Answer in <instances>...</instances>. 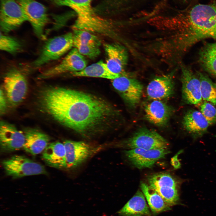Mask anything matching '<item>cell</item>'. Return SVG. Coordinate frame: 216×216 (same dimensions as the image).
I'll use <instances>...</instances> for the list:
<instances>
[{
  "mask_svg": "<svg viewBox=\"0 0 216 216\" xmlns=\"http://www.w3.org/2000/svg\"><path fill=\"white\" fill-rule=\"evenodd\" d=\"M40 102L55 120L83 135L100 130L115 115L112 106L103 99L69 88H48L41 94Z\"/></svg>",
  "mask_w": 216,
  "mask_h": 216,
  "instance_id": "1",
  "label": "cell"
},
{
  "mask_svg": "<svg viewBox=\"0 0 216 216\" xmlns=\"http://www.w3.org/2000/svg\"><path fill=\"white\" fill-rule=\"evenodd\" d=\"M166 19L176 31L175 41L180 51L187 52L205 39H216V3L197 4Z\"/></svg>",
  "mask_w": 216,
  "mask_h": 216,
  "instance_id": "2",
  "label": "cell"
},
{
  "mask_svg": "<svg viewBox=\"0 0 216 216\" xmlns=\"http://www.w3.org/2000/svg\"><path fill=\"white\" fill-rule=\"evenodd\" d=\"M74 43L73 33L70 32L48 39L32 66L39 68L58 59L74 46Z\"/></svg>",
  "mask_w": 216,
  "mask_h": 216,
  "instance_id": "3",
  "label": "cell"
},
{
  "mask_svg": "<svg viewBox=\"0 0 216 216\" xmlns=\"http://www.w3.org/2000/svg\"><path fill=\"white\" fill-rule=\"evenodd\" d=\"M57 6H66L74 10L77 19L74 26L86 29L91 28L99 21L100 17L95 13L92 6V0H45Z\"/></svg>",
  "mask_w": 216,
  "mask_h": 216,
  "instance_id": "4",
  "label": "cell"
},
{
  "mask_svg": "<svg viewBox=\"0 0 216 216\" xmlns=\"http://www.w3.org/2000/svg\"><path fill=\"white\" fill-rule=\"evenodd\" d=\"M2 164L6 174L14 178L46 172L43 165L22 155H14L3 160Z\"/></svg>",
  "mask_w": 216,
  "mask_h": 216,
  "instance_id": "5",
  "label": "cell"
},
{
  "mask_svg": "<svg viewBox=\"0 0 216 216\" xmlns=\"http://www.w3.org/2000/svg\"><path fill=\"white\" fill-rule=\"evenodd\" d=\"M32 25L36 35L40 39H44L45 26L49 18L45 6L35 0H17Z\"/></svg>",
  "mask_w": 216,
  "mask_h": 216,
  "instance_id": "6",
  "label": "cell"
},
{
  "mask_svg": "<svg viewBox=\"0 0 216 216\" xmlns=\"http://www.w3.org/2000/svg\"><path fill=\"white\" fill-rule=\"evenodd\" d=\"M123 147L128 149H146L166 148V140L155 131L146 128L138 130L132 136L123 142Z\"/></svg>",
  "mask_w": 216,
  "mask_h": 216,
  "instance_id": "7",
  "label": "cell"
},
{
  "mask_svg": "<svg viewBox=\"0 0 216 216\" xmlns=\"http://www.w3.org/2000/svg\"><path fill=\"white\" fill-rule=\"evenodd\" d=\"M3 86L9 101L13 106L21 103L27 92L28 84L25 76L15 68L10 69L4 75Z\"/></svg>",
  "mask_w": 216,
  "mask_h": 216,
  "instance_id": "8",
  "label": "cell"
},
{
  "mask_svg": "<svg viewBox=\"0 0 216 216\" xmlns=\"http://www.w3.org/2000/svg\"><path fill=\"white\" fill-rule=\"evenodd\" d=\"M0 5V25L3 32H10L28 21L17 0H1Z\"/></svg>",
  "mask_w": 216,
  "mask_h": 216,
  "instance_id": "9",
  "label": "cell"
},
{
  "mask_svg": "<svg viewBox=\"0 0 216 216\" xmlns=\"http://www.w3.org/2000/svg\"><path fill=\"white\" fill-rule=\"evenodd\" d=\"M87 63L84 56L75 47L60 63L44 71L38 77L46 79L68 72L80 71L86 67Z\"/></svg>",
  "mask_w": 216,
  "mask_h": 216,
  "instance_id": "10",
  "label": "cell"
},
{
  "mask_svg": "<svg viewBox=\"0 0 216 216\" xmlns=\"http://www.w3.org/2000/svg\"><path fill=\"white\" fill-rule=\"evenodd\" d=\"M181 67L182 100L185 103L196 105L202 100L200 80L190 67L183 64Z\"/></svg>",
  "mask_w": 216,
  "mask_h": 216,
  "instance_id": "11",
  "label": "cell"
},
{
  "mask_svg": "<svg viewBox=\"0 0 216 216\" xmlns=\"http://www.w3.org/2000/svg\"><path fill=\"white\" fill-rule=\"evenodd\" d=\"M112 81L113 87L129 105L134 107L139 103L143 89V85L139 81L122 76Z\"/></svg>",
  "mask_w": 216,
  "mask_h": 216,
  "instance_id": "12",
  "label": "cell"
},
{
  "mask_svg": "<svg viewBox=\"0 0 216 216\" xmlns=\"http://www.w3.org/2000/svg\"><path fill=\"white\" fill-rule=\"evenodd\" d=\"M63 143L65 149L67 168L77 167L97 151L96 148L83 141L66 140Z\"/></svg>",
  "mask_w": 216,
  "mask_h": 216,
  "instance_id": "13",
  "label": "cell"
},
{
  "mask_svg": "<svg viewBox=\"0 0 216 216\" xmlns=\"http://www.w3.org/2000/svg\"><path fill=\"white\" fill-rule=\"evenodd\" d=\"M168 148L146 149L136 148L126 150L125 154L129 161L139 169L151 168L158 160L168 154Z\"/></svg>",
  "mask_w": 216,
  "mask_h": 216,
  "instance_id": "14",
  "label": "cell"
},
{
  "mask_svg": "<svg viewBox=\"0 0 216 216\" xmlns=\"http://www.w3.org/2000/svg\"><path fill=\"white\" fill-rule=\"evenodd\" d=\"M25 141L24 133L14 126L2 122L0 127V147L4 152H10L23 148Z\"/></svg>",
  "mask_w": 216,
  "mask_h": 216,
  "instance_id": "15",
  "label": "cell"
},
{
  "mask_svg": "<svg viewBox=\"0 0 216 216\" xmlns=\"http://www.w3.org/2000/svg\"><path fill=\"white\" fill-rule=\"evenodd\" d=\"M106 55V64L112 72L123 76L127 64L128 55L124 47L117 43L104 45Z\"/></svg>",
  "mask_w": 216,
  "mask_h": 216,
  "instance_id": "16",
  "label": "cell"
},
{
  "mask_svg": "<svg viewBox=\"0 0 216 216\" xmlns=\"http://www.w3.org/2000/svg\"><path fill=\"white\" fill-rule=\"evenodd\" d=\"M176 70L169 74L156 77L148 84L147 93L149 98L160 100L171 96L174 92L173 76Z\"/></svg>",
  "mask_w": 216,
  "mask_h": 216,
  "instance_id": "17",
  "label": "cell"
},
{
  "mask_svg": "<svg viewBox=\"0 0 216 216\" xmlns=\"http://www.w3.org/2000/svg\"><path fill=\"white\" fill-rule=\"evenodd\" d=\"M145 116L147 120L158 126L165 125L172 112V109L160 100H154L146 105Z\"/></svg>",
  "mask_w": 216,
  "mask_h": 216,
  "instance_id": "18",
  "label": "cell"
},
{
  "mask_svg": "<svg viewBox=\"0 0 216 216\" xmlns=\"http://www.w3.org/2000/svg\"><path fill=\"white\" fill-rule=\"evenodd\" d=\"M182 123L185 130L194 138L202 136L210 125L201 113L195 110H190L185 113Z\"/></svg>",
  "mask_w": 216,
  "mask_h": 216,
  "instance_id": "19",
  "label": "cell"
},
{
  "mask_svg": "<svg viewBox=\"0 0 216 216\" xmlns=\"http://www.w3.org/2000/svg\"><path fill=\"white\" fill-rule=\"evenodd\" d=\"M42 158L48 165L58 169L67 168L66 151L63 143H50L42 152Z\"/></svg>",
  "mask_w": 216,
  "mask_h": 216,
  "instance_id": "20",
  "label": "cell"
},
{
  "mask_svg": "<svg viewBox=\"0 0 216 216\" xmlns=\"http://www.w3.org/2000/svg\"><path fill=\"white\" fill-rule=\"evenodd\" d=\"M24 134L25 141L23 148L26 152L32 155L43 152L50 143L48 136L36 129H27Z\"/></svg>",
  "mask_w": 216,
  "mask_h": 216,
  "instance_id": "21",
  "label": "cell"
},
{
  "mask_svg": "<svg viewBox=\"0 0 216 216\" xmlns=\"http://www.w3.org/2000/svg\"><path fill=\"white\" fill-rule=\"evenodd\" d=\"M122 216H151V213L142 192L138 190L118 211Z\"/></svg>",
  "mask_w": 216,
  "mask_h": 216,
  "instance_id": "22",
  "label": "cell"
},
{
  "mask_svg": "<svg viewBox=\"0 0 216 216\" xmlns=\"http://www.w3.org/2000/svg\"><path fill=\"white\" fill-rule=\"evenodd\" d=\"M198 62L205 71L216 77V42L206 43L202 47Z\"/></svg>",
  "mask_w": 216,
  "mask_h": 216,
  "instance_id": "23",
  "label": "cell"
},
{
  "mask_svg": "<svg viewBox=\"0 0 216 216\" xmlns=\"http://www.w3.org/2000/svg\"><path fill=\"white\" fill-rule=\"evenodd\" d=\"M71 73L74 76L99 77L112 80L121 76L110 71L106 64L102 61L86 66L82 70Z\"/></svg>",
  "mask_w": 216,
  "mask_h": 216,
  "instance_id": "24",
  "label": "cell"
},
{
  "mask_svg": "<svg viewBox=\"0 0 216 216\" xmlns=\"http://www.w3.org/2000/svg\"><path fill=\"white\" fill-rule=\"evenodd\" d=\"M140 187L150 209L154 214H156L170 209V206L149 185L141 182Z\"/></svg>",
  "mask_w": 216,
  "mask_h": 216,
  "instance_id": "25",
  "label": "cell"
},
{
  "mask_svg": "<svg viewBox=\"0 0 216 216\" xmlns=\"http://www.w3.org/2000/svg\"><path fill=\"white\" fill-rule=\"evenodd\" d=\"M196 74L200 80L202 99L216 104V83L206 75L199 71Z\"/></svg>",
  "mask_w": 216,
  "mask_h": 216,
  "instance_id": "26",
  "label": "cell"
},
{
  "mask_svg": "<svg viewBox=\"0 0 216 216\" xmlns=\"http://www.w3.org/2000/svg\"><path fill=\"white\" fill-rule=\"evenodd\" d=\"M74 43L87 45L99 47L101 45L100 39L90 32L81 29H73Z\"/></svg>",
  "mask_w": 216,
  "mask_h": 216,
  "instance_id": "27",
  "label": "cell"
},
{
  "mask_svg": "<svg viewBox=\"0 0 216 216\" xmlns=\"http://www.w3.org/2000/svg\"><path fill=\"white\" fill-rule=\"evenodd\" d=\"M148 181L149 185L152 188L164 185H168L177 188V182L170 174L166 173L154 174L148 176Z\"/></svg>",
  "mask_w": 216,
  "mask_h": 216,
  "instance_id": "28",
  "label": "cell"
},
{
  "mask_svg": "<svg viewBox=\"0 0 216 216\" xmlns=\"http://www.w3.org/2000/svg\"><path fill=\"white\" fill-rule=\"evenodd\" d=\"M153 188L160 195L165 202L170 206L177 204L179 198L177 188L173 187L168 185H164Z\"/></svg>",
  "mask_w": 216,
  "mask_h": 216,
  "instance_id": "29",
  "label": "cell"
},
{
  "mask_svg": "<svg viewBox=\"0 0 216 216\" xmlns=\"http://www.w3.org/2000/svg\"><path fill=\"white\" fill-rule=\"evenodd\" d=\"M0 49L10 53L14 54L21 50L22 45L16 39L1 33Z\"/></svg>",
  "mask_w": 216,
  "mask_h": 216,
  "instance_id": "30",
  "label": "cell"
},
{
  "mask_svg": "<svg viewBox=\"0 0 216 216\" xmlns=\"http://www.w3.org/2000/svg\"><path fill=\"white\" fill-rule=\"evenodd\" d=\"M213 104L204 100L196 105L210 125L216 123V108Z\"/></svg>",
  "mask_w": 216,
  "mask_h": 216,
  "instance_id": "31",
  "label": "cell"
},
{
  "mask_svg": "<svg viewBox=\"0 0 216 216\" xmlns=\"http://www.w3.org/2000/svg\"><path fill=\"white\" fill-rule=\"evenodd\" d=\"M74 46L82 55L91 59L97 57L100 53L99 47L92 46L74 43Z\"/></svg>",
  "mask_w": 216,
  "mask_h": 216,
  "instance_id": "32",
  "label": "cell"
},
{
  "mask_svg": "<svg viewBox=\"0 0 216 216\" xmlns=\"http://www.w3.org/2000/svg\"><path fill=\"white\" fill-rule=\"evenodd\" d=\"M6 102L3 91L1 89L0 93V111L1 114L4 113L6 109Z\"/></svg>",
  "mask_w": 216,
  "mask_h": 216,
  "instance_id": "33",
  "label": "cell"
},
{
  "mask_svg": "<svg viewBox=\"0 0 216 216\" xmlns=\"http://www.w3.org/2000/svg\"><path fill=\"white\" fill-rule=\"evenodd\" d=\"M182 150L178 152L171 159V164L176 169H178L180 167L181 164L178 157L179 154L182 153Z\"/></svg>",
  "mask_w": 216,
  "mask_h": 216,
  "instance_id": "34",
  "label": "cell"
}]
</instances>
